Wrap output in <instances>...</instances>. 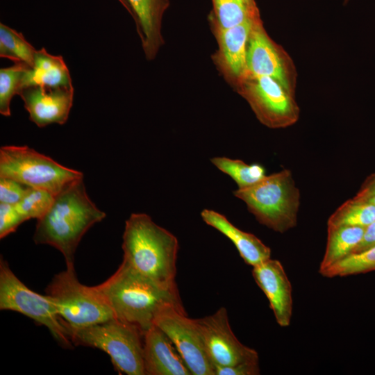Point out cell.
Segmentation results:
<instances>
[{
    "instance_id": "26",
    "label": "cell",
    "mask_w": 375,
    "mask_h": 375,
    "mask_svg": "<svg viewBox=\"0 0 375 375\" xmlns=\"http://www.w3.org/2000/svg\"><path fill=\"white\" fill-rule=\"evenodd\" d=\"M30 66L24 63H14L12 66L0 69V113L6 117L10 115V102L12 97L19 94L22 80Z\"/></svg>"
},
{
    "instance_id": "1",
    "label": "cell",
    "mask_w": 375,
    "mask_h": 375,
    "mask_svg": "<svg viewBox=\"0 0 375 375\" xmlns=\"http://www.w3.org/2000/svg\"><path fill=\"white\" fill-rule=\"evenodd\" d=\"M94 287L115 318L135 325L143 333L153 325L164 307L183 308L177 289L160 286L124 260L112 276Z\"/></svg>"
},
{
    "instance_id": "11",
    "label": "cell",
    "mask_w": 375,
    "mask_h": 375,
    "mask_svg": "<svg viewBox=\"0 0 375 375\" xmlns=\"http://www.w3.org/2000/svg\"><path fill=\"white\" fill-rule=\"evenodd\" d=\"M194 322L213 365L259 362L256 351L242 344L234 335L224 307L209 316L194 319Z\"/></svg>"
},
{
    "instance_id": "7",
    "label": "cell",
    "mask_w": 375,
    "mask_h": 375,
    "mask_svg": "<svg viewBox=\"0 0 375 375\" xmlns=\"http://www.w3.org/2000/svg\"><path fill=\"white\" fill-rule=\"evenodd\" d=\"M63 322L84 327L114 318V315L94 286L81 283L74 265L56 274L45 289Z\"/></svg>"
},
{
    "instance_id": "27",
    "label": "cell",
    "mask_w": 375,
    "mask_h": 375,
    "mask_svg": "<svg viewBox=\"0 0 375 375\" xmlns=\"http://www.w3.org/2000/svg\"><path fill=\"white\" fill-rule=\"evenodd\" d=\"M54 199L55 195L51 192L29 187L23 198L15 206L24 221L39 219L49 210Z\"/></svg>"
},
{
    "instance_id": "33",
    "label": "cell",
    "mask_w": 375,
    "mask_h": 375,
    "mask_svg": "<svg viewBox=\"0 0 375 375\" xmlns=\"http://www.w3.org/2000/svg\"><path fill=\"white\" fill-rule=\"evenodd\" d=\"M118 1L122 4V6L126 9V10L130 13V15L133 17L132 11H131L128 3L126 2V0H118Z\"/></svg>"
},
{
    "instance_id": "18",
    "label": "cell",
    "mask_w": 375,
    "mask_h": 375,
    "mask_svg": "<svg viewBox=\"0 0 375 375\" xmlns=\"http://www.w3.org/2000/svg\"><path fill=\"white\" fill-rule=\"evenodd\" d=\"M201 217L208 225L227 237L235 245L244 261L255 267L271 258V249L254 235L244 232L230 222L223 215L203 209Z\"/></svg>"
},
{
    "instance_id": "21",
    "label": "cell",
    "mask_w": 375,
    "mask_h": 375,
    "mask_svg": "<svg viewBox=\"0 0 375 375\" xmlns=\"http://www.w3.org/2000/svg\"><path fill=\"white\" fill-rule=\"evenodd\" d=\"M375 221V206L353 197L342 204L328 218L327 227L366 228Z\"/></svg>"
},
{
    "instance_id": "17",
    "label": "cell",
    "mask_w": 375,
    "mask_h": 375,
    "mask_svg": "<svg viewBox=\"0 0 375 375\" xmlns=\"http://www.w3.org/2000/svg\"><path fill=\"white\" fill-rule=\"evenodd\" d=\"M126 1L132 11L146 58L153 60L164 43L161 26L168 0Z\"/></svg>"
},
{
    "instance_id": "20",
    "label": "cell",
    "mask_w": 375,
    "mask_h": 375,
    "mask_svg": "<svg viewBox=\"0 0 375 375\" xmlns=\"http://www.w3.org/2000/svg\"><path fill=\"white\" fill-rule=\"evenodd\" d=\"M365 228L359 226L327 227V242L319 272L352 253L361 241Z\"/></svg>"
},
{
    "instance_id": "29",
    "label": "cell",
    "mask_w": 375,
    "mask_h": 375,
    "mask_svg": "<svg viewBox=\"0 0 375 375\" xmlns=\"http://www.w3.org/2000/svg\"><path fill=\"white\" fill-rule=\"evenodd\" d=\"M28 188L14 179L0 177V203L17 204L23 198Z\"/></svg>"
},
{
    "instance_id": "9",
    "label": "cell",
    "mask_w": 375,
    "mask_h": 375,
    "mask_svg": "<svg viewBox=\"0 0 375 375\" xmlns=\"http://www.w3.org/2000/svg\"><path fill=\"white\" fill-rule=\"evenodd\" d=\"M240 92L256 117L265 126L282 128L293 124L299 110L288 91L276 79L267 76H246Z\"/></svg>"
},
{
    "instance_id": "2",
    "label": "cell",
    "mask_w": 375,
    "mask_h": 375,
    "mask_svg": "<svg viewBox=\"0 0 375 375\" xmlns=\"http://www.w3.org/2000/svg\"><path fill=\"white\" fill-rule=\"evenodd\" d=\"M106 213L87 194L83 178L73 181L55 196L54 201L38 219L33 240L53 247L62 254L66 266L74 265L77 247L85 233Z\"/></svg>"
},
{
    "instance_id": "4",
    "label": "cell",
    "mask_w": 375,
    "mask_h": 375,
    "mask_svg": "<svg viewBox=\"0 0 375 375\" xmlns=\"http://www.w3.org/2000/svg\"><path fill=\"white\" fill-rule=\"evenodd\" d=\"M233 194L246 203L259 223L275 232L283 233L296 226L301 197L290 170L265 176Z\"/></svg>"
},
{
    "instance_id": "5",
    "label": "cell",
    "mask_w": 375,
    "mask_h": 375,
    "mask_svg": "<svg viewBox=\"0 0 375 375\" xmlns=\"http://www.w3.org/2000/svg\"><path fill=\"white\" fill-rule=\"evenodd\" d=\"M63 324L73 344L103 351L119 374L146 375L143 360L144 333L135 325L115 317L84 327H72L64 322Z\"/></svg>"
},
{
    "instance_id": "28",
    "label": "cell",
    "mask_w": 375,
    "mask_h": 375,
    "mask_svg": "<svg viewBox=\"0 0 375 375\" xmlns=\"http://www.w3.org/2000/svg\"><path fill=\"white\" fill-rule=\"evenodd\" d=\"M25 222L15 205L0 203V238L15 232Z\"/></svg>"
},
{
    "instance_id": "19",
    "label": "cell",
    "mask_w": 375,
    "mask_h": 375,
    "mask_svg": "<svg viewBox=\"0 0 375 375\" xmlns=\"http://www.w3.org/2000/svg\"><path fill=\"white\" fill-rule=\"evenodd\" d=\"M28 86L72 87L68 67L61 56L50 54L42 47L36 51L32 67L26 71L22 88Z\"/></svg>"
},
{
    "instance_id": "30",
    "label": "cell",
    "mask_w": 375,
    "mask_h": 375,
    "mask_svg": "<svg viewBox=\"0 0 375 375\" xmlns=\"http://www.w3.org/2000/svg\"><path fill=\"white\" fill-rule=\"evenodd\" d=\"M215 375H258L260 374L258 362H244L231 366L214 365Z\"/></svg>"
},
{
    "instance_id": "10",
    "label": "cell",
    "mask_w": 375,
    "mask_h": 375,
    "mask_svg": "<svg viewBox=\"0 0 375 375\" xmlns=\"http://www.w3.org/2000/svg\"><path fill=\"white\" fill-rule=\"evenodd\" d=\"M153 324L169 338L192 375H215L214 365L204 348L194 319L183 308L167 306L156 315Z\"/></svg>"
},
{
    "instance_id": "25",
    "label": "cell",
    "mask_w": 375,
    "mask_h": 375,
    "mask_svg": "<svg viewBox=\"0 0 375 375\" xmlns=\"http://www.w3.org/2000/svg\"><path fill=\"white\" fill-rule=\"evenodd\" d=\"M373 270H375V246L360 252L351 253L321 274L327 278H333Z\"/></svg>"
},
{
    "instance_id": "15",
    "label": "cell",
    "mask_w": 375,
    "mask_h": 375,
    "mask_svg": "<svg viewBox=\"0 0 375 375\" xmlns=\"http://www.w3.org/2000/svg\"><path fill=\"white\" fill-rule=\"evenodd\" d=\"M262 76L276 79L289 91V81L282 58L256 19L248 42L246 76Z\"/></svg>"
},
{
    "instance_id": "8",
    "label": "cell",
    "mask_w": 375,
    "mask_h": 375,
    "mask_svg": "<svg viewBox=\"0 0 375 375\" xmlns=\"http://www.w3.org/2000/svg\"><path fill=\"white\" fill-rule=\"evenodd\" d=\"M0 310L19 312L46 326L62 347L71 349L73 343L55 304L47 295L36 293L14 274L8 263L0 259Z\"/></svg>"
},
{
    "instance_id": "24",
    "label": "cell",
    "mask_w": 375,
    "mask_h": 375,
    "mask_svg": "<svg viewBox=\"0 0 375 375\" xmlns=\"http://www.w3.org/2000/svg\"><path fill=\"white\" fill-rule=\"evenodd\" d=\"M217 21L216 28L226 29L256 17V8L244 0H212Z\"/></svg>"
},
{
    "instance_id": "12",
    "label": "cell",
    "mask_w": 375,
    "mask_h": 375,
    "mask_svg": "<svg viewBox=\"0 0 375 375\" xmlns=\"http://www.w3.org/2000/svg\"><path fill=\"white\" fill-rule=\"evenodd\" d=\"M74 88H47L28 86L21 89L19 94L29 119L38 127L51 124L66 123L73 104Z\"/></svg>"
},
{
    "instance_id": "32",
    "label": "cell",
    "mask_w": 375,
    "mask_h": 375,
    "mask_svg": "<svg viewBox=\"0 0 375 375\" xmlns=\"http://www.w3.org/2000/svg\"><path fill=\"white\" fill-rule=\"evenodd\" d=\"M374 246L375 221L365 228L362 238L353 253L360 252Z\"/></svg>"
},
{
    "instance_id": "6",
    "label": "cell",
    "mask_w": 375,
    "mask_h": 375,
    "mask_svg": "<svg viewBox=\"0 0 375 375\" xmlns=\"http://www.w3.org/2000/svg\"><path fill=\"white\" fill-rule=\"evenodd\" d=\"M0 177L14 179L56 196L83 175L27 146L7 145L0 149Z\"/></svg>"
},
{
    "instance_id": "22",
    "label": "cell",
    "mask_w": 375,
    "mask_h": 375,
    "mask_svg": "<svg viewBox=\"0 0 375 375\" xmlns=\"http://www.w3.org/2000/svg\"><path fill=\"white\" fill-rule=\"evenodd\" d=\"M37 49L21 32L0 23V57L32 67Z\"/></svg>"
},
{
    "instance_id": "34",
    "label": "cell",
    "mask_w": 375,
    "mask_h": 375,
    "mask_svg": "<svg viewBox=\"0 0 375 375\" xmlns=\"http://www.w3.org/2000/svg\"><path fill=\"white\" fill-rule=\"evenodd\" d=\"M247 4L253 8H256L254 6L253 0H244Z\"/></svg>"
},
{
    "instance_id": "3",
    "label": "cell",
    "mask_w": 375,
    "mask_h": 375,
    "mask_svg": "<svg viewBox=\"0 0 375 375\" xmlns=\"http://www.w3.org/2000/svg\"><path fill=\"white\" fill-rule=\"evenodd\" d=\"M123 260L161 287L177 289L175 235L158 226L145 213H132L125 222Z\"/></svg>"
},
{
    "instance_id": "13",
    "label": "cell",
    "mask_w": 375,
    "mask_h": 375,
    "mask_svg": "<svg viewBox=\"0 0 375 375\" xmlns=\"http://www.w3.org/2000/svg\"><path fill=\"white\" fill-rule=\"evenodd\" d=\"M252 275L267 297L277 324L289 326L292 315V285L282 264L269 258L253 267Z\"/></svg>"
},
{
    "instance_id": "31",
    "label": "cell",
    "mask_w": 375,
    "mask_h": 375,
    "mask_svg": "<svg viewBox=\"0 0 375 375\" xmlns=\"http://www.w3.org/2000/svg\"><path fill=\"white\" fill-rule=\"evenodd\" d=\"M354 197L375 206V174L366 180Z\"/></svg>"
},
{
    "instance_id": "23",
    "label": "cell",
    "mask_w": 375,
    "mask_h": 375,
    "mask_svg": "<svg viewBox=\"0 0 375 375\" xmlns=\"http://www.w3.org/2000/svg\"><path fill=\"white\" fill-rule=\"evenodd\" d=\"M210 161L232 178L240 189L253 185L266 176L265 168L259 164L248 165L241 160L226 157H215Z\"/></svg>"
},
{
    "instance_id": "14",
    "label": "cell",
    "mask_w": 375,
    "mask_h": 375,
    "mask_svg": "<svg viewBox=\"0 0 375 375\" xmlns=\"http://www.w3.org/2000/svg\"><path fill=\"white\" fill-rule=\"evenodd\" d=\"M143 360L146 375H192L172 340L154 324L144 333Z\"/></svg>"
},
{
    "instance_id": "16",
    "label": "cell",
    "mask_w": 375,
    "mask_h": 375,
    "mask_svg": "<svg viewBox=\"0 0 375 375\" xmlns=\"http://www.w3.org/2000/svg\"><path fill=\"white\" fill-rule=\"evenodd\" d=\"M256 19L250 18L229 28H216L219 62L225 74L233 80L240 81L247 75L248 42Z\"/></svg>"
}]
</instances>
